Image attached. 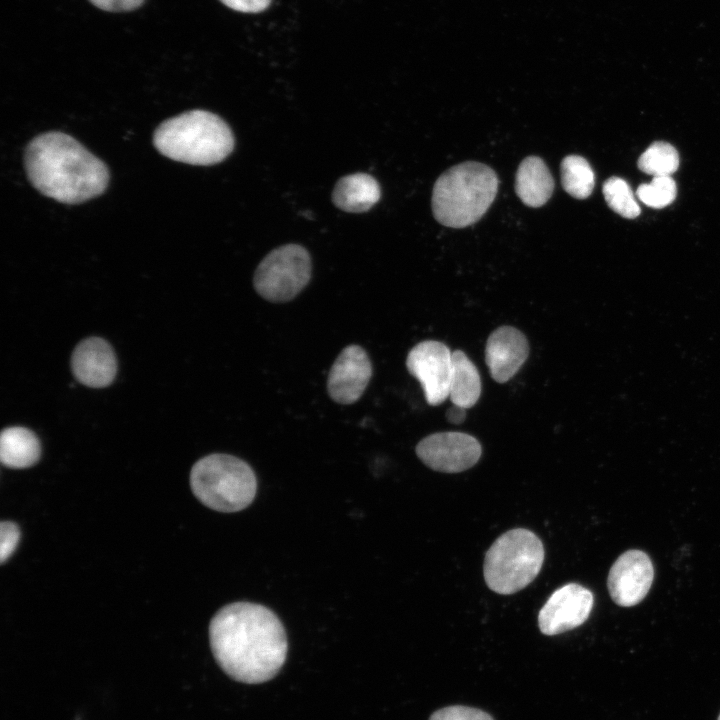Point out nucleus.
Listing matches in <instances>:
<instances>
[{
    "label": "nucleus",
    "mask_w": 720,
    "mask_h": 720,
    "mask_svg": "<svg viewBox=\"0 0 720 720\" xmlns=\"http://www.w3.org/2000/svg\"><path fill=\"white\" fill-rule=\"evenodd\" d=\"M209 641L221 669L242 683L272 679L286 660L284 626L274 612L256 603L222 607L210 621Z\"/></svg>",
    "instance_id": "f257e3e1"
},
{
    "label": "nucleus",
    "mask_w": 720,
    "mask_h": 720,
    "mask_svg": "<svg viewBox=\"0 0 720 720\" xmlns=\"http://www.w3.org/2000/svg\"><path fill=\"white\" fill-rule=\"evenodd\" d=\"M24 163L34 188L66 204L99 196L109 182L107 166L62 132H46L32 139L26 147Z\"/></svg>",
    "instance_id": "f03ea898"
},
{
    "label": "nucleus",
    "mask_w": 720,
    "mask_h": 720,
    "mask_svg": "<svg viewBox=\"0 0 720 720\" xmlns=\"http://www.w3.org/2000/svg\"><path fill=\"white\" fill-rule=\"evenodd\" d=\"M229 125L218 115L191 110L165 120L153 143L164 156L183 163L210 166L222 162L234 148Z\"/></svg>",
    "instance_id": "7ed1b4c3"
},
{
    "label": "nucleus",
    "mask_w": 720,
    "mask_h": 720,
    "mask_svg": "<svg viewBox=\"0 0 720 720\" xmlns=\"http://www.w3.org/2000/svg\"><path fill=\"white\" fill-rule=\"evenodd\" d=\"M498 178L489 166L464 162L452 166L436 180L432 191V212L442 225L464 228L477 222L493 203Z\"/></svg>",
    "instance_id": "20e7f679"
},
{
    "label": "nucleus",
    "mask_w": 720,
    "mask_h": 720,
    "mask_svg": "<svg viewBox=\"0 0 720 720\" xmlns=\"http://www.w3.org/2000/svg\"><path fill=\"white\" fill-rule=\"evenodd\" d=\"M190 486L196 498L208 508L231 513L252 503L257 480L251 466L242 459L216 453L193 465Z\"/></svg>",
    "instance_id": "39448f33"
},
{
    "label": "nucleus",
    "mask_w": 720,
    "mask_h": 720,
    "mask_svg": "<svg viewBox=\"0 0 720 720\" xmlns=\"http://www.w3.org/2000/svg\"><path fill=\"white\" fill-rule=\"evenodd\" d=\"M544 547L536 534L516 528L502 534L488 549L484 560V579L494 592L503 595L524 589L539 574Z\"/></svg>",
    "instance_id": "423d86ee"
},
{
    "label": "nucleus",
    "mask_w": 720,
    "mask_h": 720,
    "mask_svg": "<svg viewBox=\"0 0 720 720\" xmlns=\"http://www.w3.org/2000/svg\"><path fill=\"white\" fill-rule=\"evenodd\" d=\"M312 263L301 245L286 244L269 252L259 263L253 277L255 291L270 302H287L309 283Z\"/></svg>",
    "instance_id": "0eeeda50"
},
{
    "label": "nucleus",
    "mask_w": 720,
    "mask_h": 720,
    "mask_svg": "<svg viewBox=\"0 0 720 720\" xmlns=\"http://www.w3.org/2000/svg\"><path fill=\"white\" fill-rule=\"evenodd\" d=\"M406 366L422 386L429 405H439L449 397L452 352L442 342L426 340L408 353Z\"/></svg>",
    "instance_id": "6e6552de"
},
{
    "label": "nucleus",
    "mask_w": 720,
    "mask_h": 720,
    "mask_svg": "<svg viewBox=\"0 0 720 720\" xmlns=\"http://www.w3.org/2000/svg\"><path fill=\"white\" fill-rule=\"evenodd\" d=\"M416 454L429 468L445 473H458L474 466L482 448L478 440L462 432H438L423 438Z\"/></svg>",
    "instance_id": "1a4fd4ad"
},
{
    "label": "nucleus",
    "mask_w": 720,
    "mask_h": 720,
    "mask_svg": "<svg viewBox=\"0 0 720 720\" xmlns=\"http://www.w3.org/2000/svg\"><path fill=\"white\" fill-rule=\"evenodd\" d=\"M594 604L592 592L577 583L555 590L538 614V625L544 635L553 636L572 630L589 617Z\"/></svg>",
    "instance_id": "9d476101"
},
{
    "label": "nucleus",
    "mask_w": 720,
    "mask_h": 720,
    "mask_svg": "<svg viewBox=\"0 0 720 720\" xmlns=\"http://www.w3.org/2000/svg\"><path fill=\"white\" fill-rule=\"evenodd\" d=\"M653 577V564L648 555L640 550H628L616 559L609 571V594L619 606H634L647 595Z\"/></svg>",
    "instance_id": "9b49d317"
},
{
    "label": "nucleus",
    "mask_w": 720,
    "mask_h": 720,
    "mask_svg": "<svg viewBox=\"0 0 720 720\" xmlns=\"http://www.w3.org/2000/svg\"><path fill=\"white\" fill-rule=\"evenodd\" d=\"M372 376V364L358 345L345 347L334 361L327 379L331 399L339 404L355 403L363 395Z\"/></svg>",
    "instance_id": "f8f14e48"
},
{
    "label": "nucleus",
    "mask_w": 720,
    "mask_h": 720,
    "mask_svg": "<svg viewBox=\"0 0 720 720\" xmlns=\"http://www.w3.org/2000/svg\"><path fill=\"white\" fill-rule=\"evenodd\" d=\"M529 355L525 335L515 327L501 326L488 337L485 361L491 377L498 383L509 381Z\"/></svg>",
    "instance_id": "ddd939ff"
},
{
    "label": "nucleus",
    "mask_w": 720,
    "mask_h": 720,
    "mask_svg": "<svg viewBox=\"0 0 720 720\" xmlns=\"http://www.w3.org/2000/svg\"><path fill=\"white\" fill-rule=\"evenodd\" d=\"M71 367L75 378L83 385L103 388L113 382L117 372V360L106 340L90 337L75 347Z\"/></svg>",
    "instance_id": "4468645a"
},
{
    "label": "nucleus",
    "mask_w": 720,
    "mask_h": 720,
    "mask_svg": "<svg viewBox=\"0 0 720 720\" xmlns=\"http://www.w3.org/2000/svg\"><path fill=\"white\" fill-rule=\"evenodd\" d=\"M377 180L367 173H354L341 177L332 192L334 205L349 213L370 210L380 199Z\"/></svg>",
    "instance_id": "2eb2a0df"
},
{
    "label": "nucleus",
    "mask_w": 720,
    "mask_h": 720,
    "mask_svg": "<svg viewBox=\"0 0 720 720\" xmlns=\"http://www.w3.org/2000/svg\"><path fill=\"white\" fill-rule=\"evenodd\" d=\"M553 190L554 180L545 162L537 156L526 157L515 177V191L520 200L529 207H541Z\"/></svg>",
    "instance_id": "dca6fc26"
},
{
    "label": "nucleus",
    "mask_w": 720,
    "mask_h": 720,
    "mask_svg": "<svg viewBox=\"0 0 720 720\" xmlns=\"http://www.w3.org/2000/svg\"><path fill=\"white\" fill-rule=\"evenodd\" d=\"M37 436L25 427L5 428L0 437L1 463L13 469L33 466L40 458Z\"/></svg>",
    "instance_id": "f3484780"
},
{
    "label": "nucleus",
    "mask_w": 720,
    "mask_h": 720,
    "mask_svg": "<svg viewBox=\"0 0 720 720\" xmlns=\"http://www.w3.org/2000/svg\"><path fill=\"white\" fill-rule=\"evenodd\" d=\"M481 395V379L474 363L467 355L456 350L452 352V372L449 398L453 405L471 408Z\"/></svg>",
    "instance_id": "a211bd4d"
},
{
    "label": "nucleus",
    "mask_w": 720,
    "mask_h": 720,
    "mask_svg": "<svg viewBox=\"0 0 720 720\" xmlns=\"http://www.w3.org/2000/svg\"><path fill=\"white\" fill-rule=\"evenodd\" d=\"M560 173L562 187L569 195L577 199L591 195L595 176L586 159L578 155L566 156L561 162Z\"/></svg>",
    "instance_id": "6ab92c4d"
},
{
    "label": "nucleus",
    "mask_w": 720,
    "mask_h": 720,
    "mask_svg": "<svg viewBox=\"0 0 720 720\" xmlns=\"http://www.w3.org/2000/svg\"><path fill=\"white\" fill-rule=\"evenodd\" d=\"M678 166L679 155L676 149L666 142L652 143L638 160L639 169L654 177L671 176Z\"/></svg>",
    "instance_id": "aec40b11"
},
{
    "label": "nucleus",
    "mask_w": 720,
    "mask_h": 720,
    "mask_svg": "<svg viewBox=\"0 0 720 720\" xmlns=\"http://www.w3.org/2000/svg\"><path fill=\"white\" fill-rule=\"evenodd\" d=\"M603 195L608 206L625 218H636L641 210L626 181L611 177L603 184Z\"/></svg>",
    "instance_id": "412c9836"
},
{
    "label": "nucleus",
    "mask_w": 720,
    "mask_h": 720,
    "mask_svg": "<svg viewBox=\"0 0 720 720\" xmlns=\"http://www.w3.org/2000/svg\"><path fill=\"white\" fill-rule=\"evenodd\" d=\"M676 192V184L671 176H655L650 183L641 184L636 195L647 206L663 208L673 202Z\"/></svg>",
    "instance_id": "4be33fe9"
},
{
    "label": "nucleus",
    "mask_w": 720,
    "mask_h": 720,
    "mask_svg": "<svg viewBox=\"0 0 720 720\" xmlns=\"http://www.w3.org/2000/svg\"><path fill=\"white\" fill-rule=\"evenodd\" d=\"M429 720H493V718L480 709L456 705L435 711Z\"/></svg>",
    "instance_id": "5701e85b"
},
{
    "label": "nucleus",
    "mask_w": 720,
    "mask_h": 720,
    "mask_svg": "<svg viewBox=\"0 0 720 720\" xmlns=\"http://www.w3.org/2000/svg\"><path fill=\"white\" fill-rule=\"evenodd\" d=\"M20 538L18 526L10 521L0 524V561L4 563L14 552Z\"/></svg>",
    "instance_id": "b1692460"
},
{
    "label": "nucleus",
    "mask_w": 720,
    "mask_h": 720,
    "mask_svg": "<svg viewBox=\"0 0 720 720\" xmlns=\"http://www.w3.org/2000/svg\"><path fill=\"white\" fill-rule=\"evenodd\" d=\"M227 7L244 13H258L265 10L271 0H220Z\"/></svg>",
    "instance_id": "393cba45"
},
{
    "label": "nucleus",
    "mask_w": 720,
    "mask_h": 720,
    "mask_svg": "<svg viewBox=\"0 0 720 720\" xmlns=\"http://www.w3.org/2000/svg\"><path fill=\"white\" fill-rule=\"evenodd\" d=\"M144 0H90L98 8L110 12L130 11L139 7Z\"/></svg>",
    "instance_id": "a878e982"
},
{
    "label": "nucleus",
    "mask_w": 720,
    "mask_h": 720,
    "mask_svg": "<svg viewBox=\"0 0 720 720\" xmlns=\"http://www.w3.org/2000/svg\"><path fill=\"white\" fill-rule=\"evenodd\" d=\"M466 409L460 406L453 405L446 412L447 420L454 424H460L465 420Z\"/></svg>",
    "instance_id": "bb28decb"
},
{
    "label": "nucleus",
    "mask_w": 720,
    "mask_h": 720,
    "mask_svg": "<svg viewBox=\"0 0 720 720\" xmlns=\"http://www.w3.org/2000/svg\"><path fill=\"white\" fill-rule=\"evenodd\" d=\"M717 720H720V714H719V716H718V719H717Z\"/></svg>",
    "instance_id": "cd10ccee"
}]
</instances>
